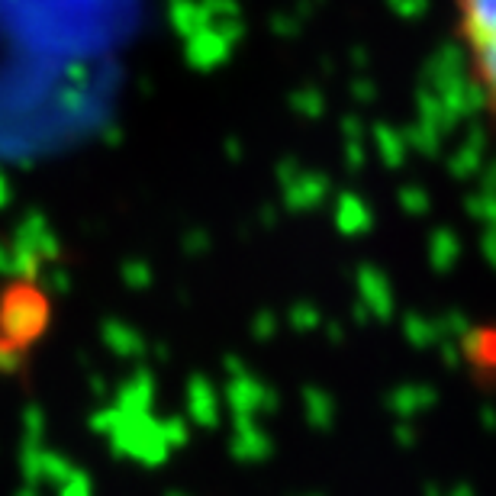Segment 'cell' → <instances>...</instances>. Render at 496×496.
<instances>
[{"label":"cell","instance_id":"obj_1","mask_svg":"<svg viewBox=\"0 0 496 496\" xmlns=\"http://www.w3.org/2000/svg\"><path fill=\"white\" fill-rule=\"evenodd\" d=\"M452 23L470 88L496 123V0H452Z\"/></svg>","mask_w":496,"mask_h":496}]
</instances>
